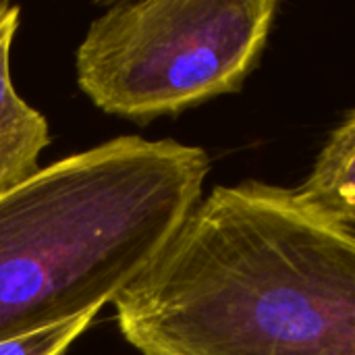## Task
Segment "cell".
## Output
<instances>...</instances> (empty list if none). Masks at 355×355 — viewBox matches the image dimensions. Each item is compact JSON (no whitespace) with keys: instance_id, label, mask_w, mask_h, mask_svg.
Listing matches in <instances>:
<instances>
[{"instance_id":"6da1fadb","label":"cell","mask_w":355,"mask_h":355,"mask_svg":"<svg viewBox=\"0 0 355 355\" xmlns=\"http://www.w3.org/2000/svg\"><path fill=\"white\" fill-rule=\"evenodd\" d=\"M112 306L141 355H355V237L291 189L218 185Z\"/></svg>"},{"instance_id":"7a4b0ae2","label":"cell","mask_w":355,"mask_h":355,"mask_svg":"<svg viewBox=\"0 0 355 355\" xmlns=\"http://www.w3.org/2000/svg\"><path fill=\"white\" fill-rule=\"evenodd\" d=\"M210 158L123 135L0 193V341L112 304L202 200Z\"/></svg>"},{"instance_id":"3957f363","label":"cell","mask_w":355,"mask_h":355,"mask_svg":"<svg viewBox=\"0 0 355 355\" xmlns=\"http://www.w3.org/2000/svg\"><path fill=\"white\" fill-rule=\"evenodd\" d=\"M277 10V0L110 4L77 48V83L106 114L137 123L179 114L241 89Z\"/></svg>"},{"instance_id":"277c9868","label":"cell","mask_w":355,"mask_h":355,"mask_svg":"<svg viewBox=\"0 0 355 355\" xmlns=\"http://www.w3.org/2000/svg\"><path fill=\"white\" fill-rule=\"evenodd\" d=\"M21 8L0 2V193L40 171V156L50 146L46 116L29 106L10 79V48Z\"/></svg>"},{"instance_id":"5b68a950","label":"cell","mask_w":355,"mask_h":355,"mask_svg":"<svg viewBox=\"0 0 355 355\" xmlns=\"http://www.w3.org/2000/svg\"><path fill=\"white\" fill-rule=\"evenodd\" d=\"M310 214L341 225L355 216V110L329 135L306 181L291 189Z\"/></svg>"},{"instance_id":"8992f818","label":"cell","mask_w":355,"mask_h":355,"mask_svg":"<svg viewBox=\"0 0 355 355\" xmlns=\"http://www.w3.org/2000/svg\"><path fill=\"white\" fill-rule=\"evenodd\" d=\"M100 314V308L79 314L71 320L37 329L0 341V355H69L71 345L89 329Z\"/></svg>"},{"instance_id":"52a82bcc","label":"cell","mask_w":355,"mask_h":355,"mask_svg":"<svg viewBox=\"0 0 355 355\" xmlns=\"http://www.w3.org/2000/svg\"><path fill=\"white\" fill-rule=\"evenodd\" d=\"M339 227H341L343 231H347L349 235H354L355 237V216L354 218H349V220H345V223H341Z\"/></svg>"}]
</instances>
